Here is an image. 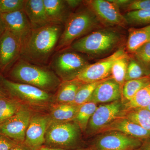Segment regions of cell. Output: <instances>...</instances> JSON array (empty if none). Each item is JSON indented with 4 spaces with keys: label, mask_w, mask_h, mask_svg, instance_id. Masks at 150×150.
<instances>
[{
    "label": "cell",
    "mask_w": 150,
    "mask_h": 150,
    "mask_svg": "<svg viewBox=\"0 0 150 150\" xmlns=\"http://www.w3.org/2000/svg\"><path fill=\"white\" fill-rule=\"evenodd\" d=\"M22 107L16 100L0 96V123L16 115Z\"/></svg>",
    "instance_id": "cell-27"
},
{
    "label": "cell",
    "mask_w": 150,
    "mask_h": 150,
    "mask_svg": "<svg viewBox=\"0 0 150 150\" xmlns=\"http://www.w3.org/2000/svg\"><path fill=\"white\" fill-rule=\"evenodd\" d=\"M150 75V70L142 66L137 60H129L125 78L126 81L141 79Z\"/></svg>",
    "instance_id": "cell-29"
},
{
    "label": "cell",
    "mask_w": 150,
    "mask_h": 150,
    "mask_svg": "<svg viewBox=\"0 0 150 150\" xmlns=\"http://www.w3.org/2000/svg\"><path fill=\"white\" fill-rule=\"evenodd\" d=\"M83 3L91 10L103 25L124 27L128 25L119 7L110 0H88L83 1Z\"/></svg>",
    "instance_id": "cell-8"
},
{
    "label": "cell",
    "mask_w": 150,
    "mask_h": 150,
    "mask_svg": "<svg viewBox=\"0 0 150 150\" xmlns=\"http://www.w3.org/2000/svg\"><path fill=\"white\" fill-rule=\"evenodd\" d=\"M50 118L43 115L32 116L25 133L23 142L30 150H38L44 146Z\"/></svg>",
    "instance_id": "cell-14"
},
{
    "label": "cell",
    "mask_w": 150,
    "mask_h": 150,
    "mask_svg": "<svg viewBox=\"0 0 150 150\" xmlns=\"http://www.w3.org/2000/svg\"><path fill=\"white\" fill-rule=\"evenodd\" d=\"M150 104V83L140 90L133 98L123 104V112L132 109L145 108Z\"/></svg>",
    "instance_id": "cell-24"
},
{
    "label": "cell",
    "mask_w": 150,
    "mask_h": 150,
    "mask_svg": "<svg viewBox=\"0 0 150 150\" xmlns=\"http://www.w3.org/2000/svg\"><path fill=\"white\" fill-rule=\"evenodd\" d=\"M23 11L29 20L33 29L49 24L43 0H26Z\"/></svg>",
    "instance_id": "cell-19"
},
{
    "label": "cell",
    "mask_w": 150,
    "mask_h": 150,
    "mask_svg": "<svg viewBox=\"0 0 150 150\" xmlns=\"http://www.w3.org/2000/svg\"><path fill=\"white\" fill-rule=\"evenodd\" d=\"M143 140L118 131L104 133L90 146L93 150H136Z\"/></svg>",
    "instance_id": "cell-10"
},
{
    "label": "cell",
    "mask_w": 150,
    "mask_h": 150,
    "mask_svg": "<svg viewBox=\"0 0 150 150\" xmlns=\"http://www.w3.org/2000/svg\"><path fill=\"white\" fill-rule=\"evenodd\" d=\"M105 79L95 82L83 83L79 89L74 101L72 104L81 105L87 102L96 87Z\"/></svg>",
    "instance_id": "cell-31"
},
{
    "label": "cell",
    "mask_w": 150,
    "mask_h": 150,
    "mask_svg": "<svg viewBox=\"0 0 150 150\" xmlns=\"http://www.w3.org/2000/svg\"><path fill=\"white\" fill-rule=\"evenodd\" d=\"M80 105L72 103H60L53 108L50 114V122H66L73 121Z\"/></svg>",
    "instance_id": "cell-22"
},
{
    "label": "cell",
    "mask_w": 150,
    "mask_h": 150,
    "mask_svg": "<svg viewBox=\"0 0 150 150\" xmlns=\"http://www.w3.org/2000/svg\"><path fill=\"white\" fill-rule=\"evenodd\" d=\"M2 85L9 93L20 100L33 105H40L50 101L49 93L30 85L16 82L0 76Z\"/></svg>",
    "instance_id": "cell-7"
},
{
    "label": "cell",
    "mask_w": 150,
    "mask_h": 150,
    "mask_svg": "<svg viewBox=\"0 0 150 150\" xmlns=\"http://www.w3.org/2000/svg\"><path fill=\"white\" fill-rule=\"evenodd\" d=\"M127 12L150 9V0H134L125 6Z\"/></svg>",
    "instance_id": "cell-34"
},
{
    "label": "cell",
    "mask_w": 150,
    "mask_h": 150,
    "mask_svg": "<svg viewBox=\"0 0 150 150\" xmlns=\"http://www.w3.org/2000/svg\"><path fill=\"white\" fill-rule=\"evenodd\" d=\"M121 87L110 76L98 85L88 102L97 104L109 103L121 100Z\"/></svg>",
    "instance_id": "cell-17"
},
{
    "label": "cell",
    "mask_w": 150,
    "mask_h": 150,
    "mask_svg": "<svg viewBox=\"0 0 150 150\" xmlns=\"http://www.w3.org/2000/svg\"><path fill=\"white\" fill-rule=\"evenodd\" d=\"M9 76L14 80L49 92L58 88L61 79L51 69L19 58L11 67Z\"/></svg>",
    "instance_id": "cell-2"
},
{
    "label": "cell",
    "mask_w": 150,
    "mask_h": 150,
    "mask_svg": "<svg viewBox=\"0 0 150 150\" xmlns=\"http://www.w3.org/2000/svg\"><path fill=\"white\" fill-rule=\"evenodd\" d=\"M84 83L77 79L62 81L58 88L56 100L60 103H73L79 89Z\"/></svg>",
    "instance_id": "cell-20"
},
{
    "label": "cell",
    "mask_w": 150,
    "mask_h": 150,
    "mask_svg": "<svg viewBox=\"0 0 150 150\" xmlns=\"http://www.w3.org/2000/svg\"><path fill=\"white\" fill-rule=\"evenodd\" d=\"M0 16L4 23L6 29L18 38L22 46L33 29L24 11L0 14Z\"/></svg>",
    "instance_id": "cell-15"
},
{
    "label": "cell",
    "mask_w": 150,
    "mask_h": 150,
    "mask_svg": "<svg viewBox=\"0 0 150 150\" xmlns=\"http://www.w3.org/2000/svg\"><path fill=\"white\" fill-rule=\"evenodd\" d=\"M150 83V75L137 79L126 81L121 92V102L123 104L131 100L140 90Z\"/></svg>",
    "instance_id": "cell-23"
},
{
    "label": "cell",
    "mask_w": 150,
    "mask_h": 150,
    "mask_svg": "<svg viewBox=\"0 0 150 150\" xmlns=\"http://www.w3.org/2000/svg\"><path fill=\"white\" fill-rule=\"evenodd\" d=\"M150 40V25L141 28H131L129 30L126 48L129 52L134 53Z\"/></svg>",
    "instance_id": "cell-21"
},
{
    "label": "cell",
    "mask_w": 150,
    "mask_h": 150,
    "mask_svg": "<svg viewBox=\"0 0 150 150\" xmlns=\"http://www.w3.org/2000/svg\"><path fill=\"white\" fill-rule=\"evenodd\" d=\"M136 60L146 69L150 68V42L145 43L134 52Z\"/></svg>",
    "instance_id": "cell-33"
},
{
    "label": "cell",
    "mask_w": 150,
    "mask_h": 150,
    "mask_svg": "<svg viewBox=\"0 0 150 150\" xmlns=\"http://www.w3.org/2000/svg\"><path fill=\"white\" fill-rule=\"evenodd\" d=\"M26 0H0V14L23 10Z\"/></svg>",
    "instance_id": "cell-32"
},
{
    "label": "cell",
    "mask_w": 150,
    "mask_h": 150,
    "mask_svg": "<svg viewBox=\"0 0 150 150\" xmlns=\"http://www.w3.org/2000/svg\"><path fill=\"white\" fill-rule=\"evenodd\" d=\"M123 103L121 100L98 106L89 122L90 134H96L119 116L122 115Z\"/></svg>",
    "instance_id": "cell-11"
},
{
    "label": "cell",
    "mask_w": 150,
    "mask_h": 150,
    "mask_svg": "<svg viewBox=\"0 0 150 150\" xmlns=\"http://www.w3.org/2000/svg\"><path fill=\"white\" fill-rule=\"evenodd\" d=\"M146 108V109L147 110H149L150 111V104L149 105H148V106H147L145 108Z\"/></svg>",
    "instance_id": "cell-42"
},
{
    "label": "cell",
    "mask_w": 150,
    "mask_h": 150,
    "mask_svg": "<svg viewBox=\"0 0 150 150\" xmlns=\"http://www.w3.org/2000/svg\"><path fill=\"white\" fill-rule=\"evenodd\" d=\"M149 42H150V40H149Z\"/></svg>",
    "instance_id": "cell-44"
},
{
    "label": "cell",
    "mask_w": 150,
    "mask_h": 150,
    "mask_svg": "<svg viewBox=\"0 0 150 150\" xmlns=\"http://www.w3.org/2000/svg\"><path fill=\"white\" fill-rule=\"evenodd\" d=\"M21 48L18 38L6 29L0 37V71L11 67L20 58Z\"/></svg>",
    "instance_id": "cell-13"
},
{
    "label": "cell",
    "mask_w": 150,
    "mask_h": 150,
    "mask_svg": "<svg viewBox=\"0 0 150 150\" xmlns=\"http://www.w3.org/2000/svg\"><path fill=\"white\" fill-rule=\"evenodd\" d=\"M10 150H30L26 147L23 143H19L18 144L12 148Z\"/></svg>",
    "instance_id": "cell-40"
},
{
    "label": "cell",
    "mask_w": 150,
    "mask_h": 150,
    "mask_svg": "<svg viewBox=\"0 0 150 150\" xmlns=\"http://www.w3.org/2000/svg\"><path fill=\"white\" fill-rule=\"evenodd\" d=\"M18 144L8 137L0 134V150H10Z\"/></svg>",
    "instance_id": "cell-35"
},
{
    "label": "cell",
    "mask_w": 150,
    "mask_h": 150,
    "mask_svg": "<svg viewBox=\"0 0 150 150\" xmlns=\"http://www.w3.org/2000/svg\"><path fill=\"white\" fill-rule=\"evenodd\" d=\"M6 30L5 25L4 23L1 18L0 16V37H1V35H2L4 32Z\"/></svg>",
    "instance_id": "cell-41"
},
{
    "label": "cell",
    "mask_w": 150,
    "mask_h": 150,
    "mask_svg": "<svg viewBox=\"0 0 150 150\" xmlns=\"http://www.w3.org/2000/svg\"><path fill=\"white\" fill-rule=\"evenodd\" d=\"M38 150H93V149L90 146L88 147L81 148V149H61V148L48 147L43 146Z\"/></svg>",
    "instance_id": "cell-36"
},
{
    "label": "cell",
    "mask_w": 150,
    "mask_h": 150,
    "mask_svg": "<svg viewBox=\"0 0 150 150\" xmlns=\"http://www.w3.org/2000/svg\"><path fill=\"white\" fill-rule=\"evenodd\" d=\"M136 150H150V139L143 140L141 146Z\"/></svg>",
    "instance_id": "cell-38"
},
{
    "label": "cell",
    "mask_w": 150,
    "mask_h": 150,
    "mask_svg": "<svg viewBox=\"0 0 150 150\" xmlns=\"http://www.w3.org/2000/svg\"><path fill=\"white\" fill-rule=\"evenodd\" d=\"M63 30V25L50 23L33 29L22 45L19 58L34 64L46 66L56 52Z\"/></svg>",
    "instance_id": "cell-1"
},
{
    "label": "cell",
    "mask_w": 150,
    "mask_h": 150,
    "mask_svg": "<svg viewBox=\"0 0 150 150\" xmlns=\"http://www.w3.org/2000/svg\"><path fill=\"white\" fill-rule=\"evenodd\" d=\"M80 128L73 121L50 122L45 136L44 146L48 147L76 149L79 146Z\"/></svg>",
    "instance_id": "cell-6"
},
{
    "label": "cell",
    "mask_w": 150,
    "mask_h": 150,
    "mask_svg": "<svg viewBox=\"0 0 150 150\" xmlns=\"http://www.w3.org/2000/svg\"><path fill=\"white\" fill-rule=\"evenodd\" d=\"M1 95H2L1 94H0V96H1Z\"/></svg>",
    "instance_id": "cell-43"
},
{
    "label": "cell",
    "mask_w": 150,
    "mask_h": 150,
    "mask_svg": "<svg viewBox=\"0 0 150 150\" xmlns=\"http://www.w3.org/2000/svg\"><path fill=\"white\" fill-rule=\"evenodd\" d=\"M118 131L143 140L150 139V131L131 122L124 116H119L110 124L99 130L96 134Z\"/></svg>",
    "instance_id": "cell-16"
},
{
    "label": "cell",
    "mask_w": 150,
    "mask_h": 150,
    "mask_svg": "<svg viewBox=\"0 0 150 150\" xmlns=\"http://www.w3.org/2000/svg\"><path fill=\"white\" fill-rule=\"evenodd\" d=\"M97 107L96 103L91 102H86L80 105L73 121L77 124L82 131H85L87 128L90 120Z\"/></svg>",
    "instance_id": "cell-25"
},
{
    "label": "cell",
    "mask_w": 150,
    "mask_h": 150,
    "mask_svg": "<svg viewBox=\"0 0 150 150\" xmlns=\"http://www.w3.org/2000/svg\"><path fill=\"white\" fill-rule=\"evenodd\" d=\"M124 16L128 24L132 25H150V9L128 12Z\"/></svg>",
    "instance_id": "cell-30"
},
{
    "label": "cell",
    "mask_w": 150,
    "mask_h": 150,
    "mask_svg": "<svg viewBox=\"0 0 150 150\" xmlns=\"http://www.w3.org/2000/svg\"><path fill=\"white\" fill-rule=\"evenodd\" d=\"M89 64L81 53L69 48L56 51L49 63V68L62 81L76 79Z\"/></svg>",
    "instance_id": "cell-5"
},
{
    "label": "cell",
    "mask_w": 150,
    "mask_h": 150,
    "mask_svg": "<svg viewBox=\"0 0 150 150\" xmlns=\"http://www.w3.org/2000/svg\"><path fill=\"white\" fill-rule=\"evenodd\" d=\"M122 116L150 131V111L144 108L132 109L123 112Z\"/></svg>",
    "instance_id": "cell-26"
},
{
    "label": "cell",
    "mask_w": 150,
    "mask_h": 150,
    "mask_svg": "<svg viewBox=\"0 0 150 150\" xmlns=\"http://www.w3.org/2000/svg\"><path fill=\"white\" fill-rule=\"evenodd\" d=\"M66 2L70 9L76 8L83 3V1L79 0H67Z\"/></svg>",
    "instance_id": "cell-37"
},
{
    "label": "cell",
    "mask_w": 150,
    "mask_h": 150,
    "mask_svg": "<svg viewBox=\"0 0 150 150\" xmlns=\"http://www.w3.org/2000/svg\"><path fill=\"white\" fill-rule=\"evenodd\" d=\"M48 23L64 25L70 14L66 1L43 0Z\"/></svg>",
    "instance_id": "cell-18"
},
{
    "label": "cell",
    "mask_w": 150,
    "mask_h": 150,
    "mask_svg": "<svg viewBox=\"0 0 150 150\" xmlns=\"http://www.w3.org/2000/svg\"></svg>",
    "instance_id": "cell-45"
},
{
    "label": "cell",
    "mask_w": 150,
    "mask_h": 150,
    "mask_svg": "<svg viewBox=\"0 0 150 150\" xmlns=\"http://www.w3.org/2000/svg\"><path fill=\"white\" fill-rule=\"evenodd\" d=\"M31 112L21 108L16 115L0 123V134L19 143H23L30 119Z\"/></svg>",
    "instance_id": "cell-12"
},
{
    "label": "cell",
    "mask_w": 150,
    "mask_h": 150,
    "mask_svg": "<svg viewBox=\"0 0 150 150\" xmlns=\"http://www.w3.org/2000/svg\"><path fill=\"white\" fill-rule=\"evenodd\" d=\"M102 25L86 6L78 9L70 14L66 21L56 52L69 48L76 40L101 28Z\"/></svg>",
    "instance_id": "cell-3"
},
{
    "label": "cell",
    "mask_w": 150,
    "mask_h": 150,
    "mask_svg": "<svg viewBox=\"0 0 150 150\" xmlns=\"http://www.w3.org/2000/svg\"><path fill=\"white\" fill-rule=\"evenodd\" d=\"M112 3L115 4L118 7L125 6L127 5L131 1L130 0H110Z\"/></svg>",
    "instance_id": "cell-39"
},
{
    "label": "cell",
    "mask_w": 150,
    "mask_h": 150,
    "mask_svg": "<svg viewBox=\"0 0 150 150\" xmlns=\"http://www.w3.org/2000/svg\"><path fill=\"white\" fill-rule=\"evenodd\" d=\"M122 40V35L116 30L102 28L76 40L68 48L89 56H101L113 51L120 45Z\"/></svg>",
    "instance_id": "cell-4"
},
{
    "label": "cell",
    "mask_w": 150,
    "mask_h": 150,
    "mask_svg": "<svg viewBox=\"0 0 150 150\" xmlns=\"http://www.w3.org/2000/svg\"><path fill=\"white\" fill-rule=\"evenodd\" d=\"M129 60L128 55L117 59L113 63L111 68V76L120 86L121 92L126 82L125 78Z\"/></svg>",
    "instance_id": "cell-28"
},
{
    "label": "cell",
    "mask_w": 150,
    "mask_h": 150,
    "mask_svg": "<svg viewBox=\"0 0 150 150\" xmlns=\"http://www.w3.org/2000/svg\"><path fill=\"white\" fill-rule=\"evenodd\" d=\"M122 48L118 49L99 62L89 64L78 75L76 79L83 83L95 82L103 80L111 76L112 65L117 59L127 56Z\"/></svg>",
    "instance_id": "cell-9"
}]
</instances>
